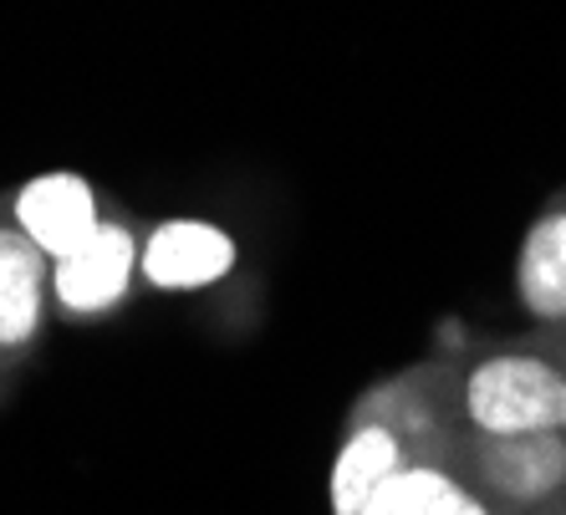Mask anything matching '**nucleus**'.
<instances>
[{
	"instance_id": "f257e3e1",
	"label": "nucleus",
	"mask_w": 566,
	"mask_h": 515,
	"mask_svg": "<svg viewBox=\"0 0 566 515\" xmlns=\"http://www.w3.org/2000/svg\"><path fill=\"white\" fill-rule=\"evenodd\" d=\"M460 423L474 439H511L566 429V362L552 327L480 343L454 357Z\"/></svg>"
},
{
	"instance_id": "39448f33",
	"label": "nucleus",
	"mask_w": 566,
	"mask_h": 515,
	"mask_svg": "<svg viewBox=\"0 0 566 515\" xmlns=\"http://www.w3.org/2000/svg\"><path fill=\"white\" fill-rule=\"evenodd\" d=\"M52 327V261L21 235L0 195V383L36 362Z\"/></svg>"
},
{
	"instance_id": "20e7f679",
	"label": "nucleus",
	"mask_w": 566,
	"mask_h": 515,
	"mask_svg": "<svg viewBox=\"0 0 566 515\" xmlns=\"http://www.w3.org/2000/svg\"><path fill=\"white\" fill-rule=\"evenodd\" d=\"M460 475L490 501L495 515H521L566 495V429L511 439L464 434L454 450Z\"/></svg>"
},
{
	"instance_id": "7ed1b4c3",
	"label": "nucleus",
	"mask_w": 566,
	"mask_h": 515,
	"mask_svg": "<svg viewBox=\"0 0 566 515\" xmlns=\"http://www.w3.org/2000/svg\"><path fill=\"white\" fill-rule=\"evenodd\" d=\"M144 255V230L128 210H107V220L77 251L52 261V317L62 322H107L133 302Z\"/></svg>"
},
{
	"instance_id": "9d476101",
	"label": "nucleus",
	"mask_w": 566,
	"mask_h": 515,
	"mask_svg": "<svg viewBox=\"0 0 566 515\" xmlns=\"http://www.w3.org/2000/svg\"><path fill=\"white\" fill-rule=\"evenodd\" d=\"M403 460H413V450L398 434H388L382 423L343 419V439H337V454L327 464V511L363 515L373 490L394 475Z\"/></svg>"
},
{
	"instance_id": "f8f14e48",
	"label": "nucleus",
	"mask_w": 566,
	"mask_h": 515,
	"mask_svg": "<svg viewBox=\"0 0 566 515\" xmlns=\"http://www.w3.org/2000/svg\"><path fill=\"white\" fill-rule=\"evenodd\" d=\"M556 332V343H562V362H566V327H552Z\"/></svg>"
},
{
	"instance_id": "423d86ee",
	"label": "nucleus",
	"mask_w": 566,
	"mask_h": 515,
	"mask_svg": "<svg viewBox=\"0 0 566 515\" xmlns=\"http://www.w3.org/2000/svg\"><path fill=\"white\" fill-rule=\"evenodd\" d=\"M240 271V240L214 220L199 214H174L144 230V255H138V281L164 296H199L214 291Z\"/></svg>"
},
{
	"instance_id": "6e6552de",
	"label": "nucleus",
	"mask_w": 566,
	"mask_h": 515,
	"mask_svg": "<svg viewBox=\"0 0 566 515\" xmlns=\"http://www.w3.org/2000/svg\"><path fill=\"white\" fill-rule=\"evenodd\" d=\"M515 302L536 327H566V185L546 195L515 245Z\"/></svg>"
},
{
	"instance_id": "9b49d317",
	"label": "nucleus",
	"mask_w": 566,
	"mask_h": 515,
	"mask_svg": "<svg viewBox=\"0 0 566 515\" xmlns=\"http://www.w3.org/2000/svg\"><path fill=\"white\" fill-rule=\"evenodd\" d=\"M521 515H566V495H556V501L536 505V511H521Z\"/></svg>"
},
{
	"instance_id": "1a4fd4ad",
	"label": "nucleus",
	"mask_w": 566,
	"mask_h": 515,
	"mask_svg": "<svg viewBox=\"0 0 566 515\" xmlns=\"http://www.w3.org/2000/svg\"><path fill=\"white\" fill-rule=\"evenodd\" d=\"M363 515H495L490 501L460 475L454 460L413 454L373 490Z\"/></svg>"
},
{
	"instance_id": "f03ea898",
	"label": "nucleus",
	"mask_w": 566,
	"mask_h": 515,
	"mask_svg": "<svg viewBox=\"0 0 566 515\" xmlns=\"http://www.w3.org/2000/svg\"><path fill=\"white\" fill-rule=\"evenodd\" d=\"M347 419L382 423L413 454L454 460V450H460V439H464L460 368H454V357H419V362H403V368L373 378L347 403Z\"/></svg>"
},
{
	"instance_id": "0eeeda50",
	"label": "nucleus",
	"mask_w": 566,
	"mask_h": 515,
	"mask_svg": "<svg viewBox=\"0 0 566 515\" xmlns=\"http://www.w3.org/2000/svg\"><path fill=\"white\" fill-rule=\"evenodd\" d=\"M6 210H11V220L21 225V235H27L46 261H56V255L77 251L82 240L103 225L107 199L87 174L46 169V174H31L27 185H15L11 195H6Z\"/></svg>"
}]
</instances>
